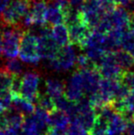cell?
Returning a JSON list of instances; mask_svg holds the SVG:
<instances>
[{
    "mask_svg": "<svg viewBox=\"0 0 134 135\" xmlns=\"http://www.w3.org/2000/svg\"><path fill=\"white\" fill-rule=\"evenodd\" d=\"M31 6V4L28 0H11L0 18V26L20 27L23 18L29 11Z\"/></svg>",
    "mask_w": 134,
    "mask_h": 135,
    "instance_id": "1",
    "label": "cell"
},
{
    "mask_svg": "<svg viewBox=\"0 0 134 135\" xmlns=\"http://www.w3.org/2000/svg\"><path fill=\"white\" fill-rule=\"evenodd\" d=\"M19 58L22 62L29 64H38L41 57L39 51V38L37 35L26 30L23 32L19 45Z\"/></svg>",
    "mask_w": 134,
    "mask_h": 135,
    "instance_id": "2",
    "label": "cell"
},
{
    "mask_svg": "<svg viewBox=\"0 0 134 135\" xmlns=\"http://www.w3.org/2000/svg\"><path fill=\"white\" fill-rule=\"evenodd\" d=\"M3 55L7 58H16L19 52V45L23 32L20 27H2Z\"/></svg>",
    "mask_w": 134,
    "mask_h": 135,
    "instance_id": "3",
    "label": "cell"
},
{
    "mask_svg": "<svg viewBox=\"0 0 134 135\" xmlns=\"http://www.w3.org/2000/svg\"><path fill=\"white\" fill-rule=\"evenodd\" d=\"M76 55L72 44L61 47L54 58L49 60V65L52 70L57 72H64L75 65Z\"/></svg>",
    "mask_w": 134,
    "mask_h": 135,
    "instance_id": "4",
    "label": "cell"
},
{
    "mask_svg": "<svg viewBox=\"0 0 134 135\" xmlns=\"http://www.w3.org/2000/svg\"><path fill=\"white\" fill-rule=\"evenodd\" d=\"M39 75L36 72H28L21 77V88L19 95L31 102L37 101L39 97Z\"/></svg>",
    "mask_w": 134,
    "mask_h": 135,
    "instance_id": "5",
    "label": "cell"
},
{
    "mask_svg": "<svg viewBox=\"0 0 134 135\" xmlns=\"http://www.w3.org/2000/svg\"><path fill=\"white\" fill-rule=\"evenodd\" d=\"M64 96L72 102L80 101L85 97L84 85H83V76L80 70L77 69L72 75L67 86L65 87Z\"/></svg>",
    "mask_w": 134,
    "mask_h": 135,
    "instance_id": "6",
    "label": "cell"
},
{
    "mask_svg": "<svg viewBox=\"0 0 134 135\" xmlns=\"http://www.w3.org/2000/svg\"><path fill=\"white\" fill-rule=\"evenodd\" d=\"M80 71L83 76L85 94H87L89 96L97 92L99 89V84L101 80V75L98 72V68L80 70Z\"/></svg>",
    "mask_w": 134,
    "mask_h": 135,
    "instance_id": "7",
    "label": "cell"
},
{
    "mask_svg": "<svg viewBox=\"0 0 134 135\" xmlns=\"http://www.w3.org/2000/svg\"><path fill=\"white\" fill-rule=\"evenodd\" d=\"M38 38H39V55L41 58L47 59V60H51V59L54 58L61 47L56 43V41L52 38V34Z\"/></svg>",
    "mask_w": 134,
    "mask_h": 135,
    "instance_id": "8",
    "label": "cell"
},
{
    "mask_svg": "<svg viewBox=\"0 0 134 135\" xmlns=\"http://www.w3.org/2000/svg\"><path fill=\"white\" fill-rule=\"evenodd\" d=\"M47 10H48V6L43 1L39 0L31 6L29 16L32 26L42 25L47 23Z\"/></svg>",
    "mask_w": 134,
    "mask_h": 135,
    "instance_id": "9",
    "label": "cell"
},
{
    "mask_svg": "<svg viewBox=\"0 0 134 135\" xmlns=\"http://www.w3.org/2000/svg\"><path fill=\"white\" fill-rule=\"evenodd\" d=\"M48 122L49 127L68 129L71 119L64 111L55 108L48 112Z\"/></svg>",
    "mask_w": 134,
    "mask_h": 135,
    "instance_id": "10",
    "label": "cell"
},
{
    "mask_svg": "<svg viewBox=\"0 0 134 135\" xmlns=\"http://www.w3.org/2000/svg\"><path fill=\"white\" fill-rule=\"evenodd\" d=\"M12 94V93H11ZM11 108L25 116L32 115L35 112L36 107L31 100L23 98L18 94H12V106Z\"/></svg>",
    "mask_w": 134,
    "mask_h": 135,
    "instance_id": "11",
    "label": "cell"
},
{
    "mask_svg": "<svg viewBox=\"0 0 134 135\" xmlns=\"http://www.w3.org/2000/svg\"><path fill=\"white\" fill-rule=\"evenodd\" d=\"M128 120L123 115L116 113L108 123L107 135H124L128 127Z\"/></svg>",
    "mask_w": 134,
    "mask_h": 135,
    "instance_id": "12",
    "label": "cell"
},
{
    "mask_svg": "<svg viewBox=\"0 0 134 135\" xmlns=\"http://www.w3.org/2000/svg\"><path fill=\"white\" fill-rule=\"evenodd\" d=\"M52 36L60 47L72 44L70 40L69 30L65 23H60L52 27Z\"/></svg>",
    "mask_w": 134,
    "mask_h": 135,
    "instance_id": "13",
    "label": "cell"
},
{
    "mask_svg": "<svg viewBox=\"0 0 134 135\" xmlns=\"http://www.w3.org/2000/svg\"><path fill=\"white\" fill-rule=\"evenodd\" d=\"M46 20L47 23L51 26L60 23H65L66 15L59 7H57L56 5L50 2V4L48 6V10H47Z\"/></svg>",
    "mask_w": 134,
    "mask_h": 135,
    "instance_id": "14",
    "label": "cell"
},
{
    "mask_svg": "<svg viewBox=\"0 0 134 135\" xmlns=\"http://www.w3.org/2000/svg\"><path fill=\"white\" fill-rule=\"evenodd\" d=\"M45 85H46L47 94L52 99H55V98L64 95L65 87H66L64 82L58 80V79L48 78L45 81Z\"/></svg>",
    "mask_w": 134,
    "mask_h": 135,
    "instance_id": "15",
    "label": "cell"
},
{
    "mask_svg": "<svg viewBox=\"0 0 134 135\" xmlns=\"http://www.w3.org/2000/svg\"><path fill=\"white\" fill-rule=\"evenodd\" d=\"M116 62L124 70H131L134 66V59L125 50L120 48L113 52Z\"/></svg>",
    "mask_w": 134,
    "mask_h": 135,
    "instance_id": "16",
    "label": "cell"
},
{
    "mask_svg": "<svg viewBox=\"0 0 134 135\" xmlns=\"http://www.w3.org/2000/svg\"><path fill=\"white\" fill-rule=\"evenodd\" d=\"M109 121L101 115L97 114L95 121L88 130V135H107Z\"/></svg>",
    "mask_w": 134,
    "mask_h": 135,
    "instance_id": "17",
    "label": "cell"
},
{
    "mask_svg": "<svg viewBox=\"0 0 134 135\" xmlns=\"http://www.w3.org/2000/svg\"><path fill=\"white\" fill-rule=\"evenodd\" d=\"M14 75L7 72L3 66L0 67V95L4 93L11 92Z\"/></svg>",
    "mask_w": 134,
    "mask_h": 135,
    "instance_id": "18",
    "label": "cell"
},
{
    "mask_svg": "<svg viewBox=\"0 0 134 135\" xmlns=\"http://www.w3.org/2000/svg\"><path fill=\"white\" fill-rule=\"evenodd\" d=\"M3 67L12 75H20L24 70V66L19 60L16 58H7Z\"/></svg>",
    "mask_w": 134,
    "mask_h": 135,
    "instance_id": "19",
    "label": "cell"
},
{
    "mask_svg": "<svg viewBox=\"0 0 134 135\" xmlns=\"http://www.w3.org/2000/svg\"><path fill=\"white\" fill-rule=\"evenodd\" d=\"M75 65L78 70H86V69H95L98 68V64L92 61L86 54H81L76 56Z\"/></svg>",
    "mask_w": 134,
    "mask_h": 135,
    "instance_id": "20",
    "label": "cell"
},
{
    "mask_svg": "<svg viewBox=\"0 0 134 135\" xmlns=\"http://www.w3.org/2000/svg\"><path fill=\"white\" fill-rule=\"evenodd\" d=\"M121 49L128 52L134 59V34L128 28L121 40Z\"/></svg>",
    "mask_w": 134,
    "mask_h": 135,
    "instance_id": "21",
    "label": "cell"
},
{
    "mask_svg": "<svg viewBox=\"0 0 134 135\" xmlns=\"http://www.w3.org/2000/svg\"><path fill=\"white\" fill-rule=\"evenodd\" d=\"M36 103H37L38 107L42 108L43 110L47 112H50L51 110L55 108L54 100L47 93L46 94H39Z\"/></svg>",
    "mask_w": 134,
    "mask_h": 135,
    "instance_id": "22",
    "label": "cell"
},
{
    "mask_svg": "<svg viewBox=\"0 0 134 135\" xmlns=\"http://www.w3.org/2000/svg\"><path fill=\"white\" fill-rule=\"evenodd\" d=\"M68 135H88V132L78 121L72 119L68 127Z\"/></svg>",
    "mask_w": 134,
    "mask_h": 135,
    "instance_id": "23",
    "label": "cell"
},
{
    "mask_svg": "<svg viewBox=\"0 0 134 135\" xmlns=\"http://www.w3.org/2000/svg\"><path fill=\"white\" fill-rule=\"evenodd\" d=\"M120 81L125 85H127L131 91L134 89V71L125 70Z\"/></svg>",
    "mask_w": 134,
    "mask_h": 135,
    "instance_id": "24",
    "label": "cell"
},
{
    "mask_svg": "<svg viewBox=\"0 0 134 135\" xmlns=\"http://www.w3.org/2000/svg\"><path fill=\"white\" fill-rule=\"evenodd\" d=\"M100 7L105 13H110L117 7L114 0H98Z\"/></svg>",
    "mask_w": 134,
    "mask_h": 135,
    "instance_id": "25",
    "label": "cell"
},
{
    "mask_svg": "<svg viewBox=\"0 0 134 135\" xmlns=\"http://www.w3.org/2000/svg\"><path fill=\"white\" fill-rule=\"evenodd\" d=\"M127 135H134V119H130L127 127Z\"/></svg>",
    "mask_w": 134,
    "mask_h": 135,
    "instance_id": "26",
    "label": "cell"
},
{
    "mask_svg": "<svg viewBox=\"0 0 134 135\" xmlns=\"http://www.w3.org/2000/svg\"><path fill=\"white\" fill-rule=\"evenodd\" d=\"M128 28L131 32L134 34V12L130 13V20H129V25Z\"/></svg>",
    "mask_w": 134,
    "mask_h": 135,
    "instance_id": "27",
    "label": "cell"
},
{
    "mask_svg": "<svg viewBox=\"0 0 134 135\" xmlns=\"http://www.w3.org/2000/svg\"><path fill=\"white\" fill-rule=\"evenodd\" d=\"M115 4L117 5V7H128L130 5V3L131 2V0H114Z\"/></svg>",
    "mask_w": 134,
    "mask_h": 135,
    "instance_id": "28",
    "label": "cell"
},
{
    "mask_svg": "<svg viewBox=\"0 0 134 135\" xmlns=\"http://www.w3.org/2000/svg\"><path fill=\"white\" fill-rule=\"evenodd\" d=\"M7 4H8V0H0V18L3 15Z\"/></svg>",
    "mask_w": 134,
    "mask_h": 135,
    "instance_id": "29",
    "label": "cell"
},
{
    "mask_svg": "<svg viewBox=\"0 0 134 135\" xmlns=\"http://www.w3.org/2000/svg\"><path fill=\"white\" fill-rule=\"evenodd\" d=\"M3 54V39H2V30L0 27V55Z\"/></svg>",
    "mask_w": 134,
    "mask_h": 135,
    "instance_id": "30",
    "label": "cell"
},
{
    "mask_svg": "<svg viewBox=\"0 0 134 135\" xmlns=\"http://www.w3.org/2000/svg\"><path fill=\"white\" fill-rule=\"evenodd\" d=\"M0 135H7V132L4 130H0Z\"/></svg>",
    "mask_w": 134,
    "mask_h": 135,
    "instance_id": "31",
    "label": "cell"
},
{
    "mask_svg": "<svg viewBox=\"0 0 134 135\" xmlns=\"http://www.w3.org/2000/svg\"><path fill=\"white\" fill-rule=\"evenodd\" d=\"M131 95L133 96V98H134V89H132V90L131 91Z\"/></svg>",
    "mask_w": 134,
    "mask_h": 135,
    "instance_id": "32",
    "label": "cell"
},
{
    "mask_svg": "<svg viewBox=\"0 0 134 135\" xmlns=\"http://www.w3.org/2000/svg\"><path fill=\"white\" fill-rule=\"evenodd\" d=\"M29 135H41V133H39V132H37V133H33V134H29Z\"/></svg>",
    "mask_w": 134,
    "mask_h": 135,
    "instance_id": "33",
    "label": "cell"
},
{
    "mask_svg": "<svg viewBox=\"0 0 134 135\" xmlns=\"http://www.w3.org/2000/svg\"><path fill=\"white\" fill-rule=\"evenodd\" d=\"M132 119H134V114H133V116H132Z\"/></svg>",
    "mask_w": 134,
    "mask_h": 135,
    "instance_id": "34",
    "label": "cell"
},
{
    "mask_svg": "<svg viewBox=\"0 0 134 135\" xmlns=\"http://www.w3.org/2000/svg\"><path fill=\"white\" fill-rule=\"evenodd\" d=\"M47 1H50V0H47Z\"/></svg>",
    "mask_w": 134,
    "mask_h": 135,
    "instance_id": "35",
    "label": "cell"
},
{
    "mask_svg": "<svg viewBox=\"0 0 134 135\" xmlns=\"http://www.w3.org/2000/svg\"><path fill=\"white\" fill-rule=\"evenodd\" d=\"M0 97H1V95H0Z\"/></svg>",
    "mask_w": 134,
    "mask_h": 135,
    "instance_id": "36",
    "label": "cell"
}]
</instances>
